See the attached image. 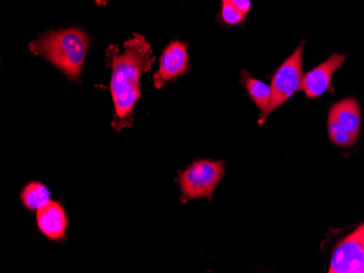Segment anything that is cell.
<instances>
[{
    "instance_id": "cell-1",
    "label": "cell",
    "mask_w": 364,
    "mask_h": 273,
    "mask_svg": "<svg viewBox=\"0 0 364 273\" xmlns=\"http://www.w3.org/2000/svg\"><path fill=\"white\" fill-rule=\"evenodd\" d=\"M154 61L150 43L140 34L124 42L122 52L117 45H110L106 50V66L112 70L110 93L114 108L112 126L116 131L134 123V107L141 97V75L151 70Z\"/></svg>"
},
{
    "instance_id": "cell-2",
    "label": "cell",
    "mask_w": 364,
    "mask_h": 273,
    "mask_svg": "<svg viewBox=\"0 0 364 273\" xmlns=\"http://www.w3.org/2000/svg\"><path fill=\"white\" fill-rule=\"evenodd\" d=\"M90 40L80 28L49 30L28 45L31 52L43 57L71 81H79L89 52Z\"/></svg>"
},
{
    "instance_id": "cell-3",
    "label": "cell",
    "mask_w": 364,
    "mask_h": 273,
    "mask_svg": "<svg viewBox=\"0 0 364 273\" xmlns=\"http://www.w3.org/2000/svg\"><path fill=\"white\" fill-rule=\"evenodd\" d=\"M225 174L224 162L196 160L185 170L180 171L178 177L181 199L185 204L196 199L212 201L215 189Z\"/></svg>"
},
{
    "instance_id": "cell-4",
    "label": "cell",
    "mask_w": 364,
    "mask_h": 273,
    "mask_svg": "<svg viewBox=\"0 0 364 273\" xmlns=\"http://www.w3.org/2000/svg\"><path fill=\"white\" fill-rule=\"evenodd\" d=\"M304 43L298 46L294 54L284 61L272 77V99L269 116L274 110L285 104L301 87L302 60H304Z\"/></svg>"
},
{
    "instance_id": "cell-5",
    "label": "cell",
    "mask_w": 364,
    "mask_h": 273,
    "mask_svg": "<svg viewBox=\"0 0 364 273\" xmlns=\"http://www.w3.org/2000/svg\"><path fill=\"white\" fill-rule=\"evenodd\" d=\"M329 273H364V223L339 242Z\"/></svg>"
},
{
    "instance_id": "cell-6",
    "label": "cell",
    "mask_w": 364,
    "mask_h": 273,
    "mask_svg": "<svg viewBox=\"0 0 364 273\" xmlns=\"http://www.w3.org/2000/svg\"><path fill=\"white\" fill-rule=\"evenodd\" d=\"M189 70V55L188 45L183 42H173L164 50L159 58V68L153 75L155 87L161 89L168 82L176 81L178 77Z\"/></svg>"
},
{
    "instance_id": "cell-7",
    "label": "cell",
    "mask_w": 364,
    "mask_h": 273,
    "mask_svg": "<svg viewBox=\"0 0 364 273\" xmlns=\"http://www.w3.org/2000/svg\"><path fill=\"white\" fill-rule=\"evenodd\" d=\"M345 55L333 54L325 62L312 70L306 72L302 77L300 91H304L306 97L310 99H318L325 91L331 89L333 75L335 71L343 66Z\"/></svg>"
},
{
    "instance_id": "cell-8",
    "label": "cell",
    "mask_w": 364,
    "mask_h": 273,
    "mask_svg": "<svg viewBox=\"0 0 364 273\" xmlns=\"http://www.w3.org/2000/svg\"><path fill=\"white\" fill-rule=\"evenodd\" d=\"M36 224L43 235L58 242L65 238L68 217L61 204L50 201L36 213Z\"/></svg>"
},
{
    "instance_id": "cell-9",
    "label": "cell",
    "mask_w": 364,
    "mask_h": 273,
    "mask_svg": "<svg viewBox=\"0 0 364 273\" xmlns=\"http://www.w3.org/2000/svg\"><path fill=\"white\" fill-rule=\"evenodd\" d=\"M328 116L336 119L355 138L359 136L362 117L359 101L357 99L349 97L334 104L329 109Z\"/></svg>"
},
{
    "instance_id": "cell-10",
    "label": "cell",
    "mask_w": 364,
    "mask_h": 273,
    "mask_svg": "<svg viewBox=\"0 0 364 273\" xmlns=\"http://www.w3.org/2000/svg\"><path fill=\"white\" fill-rule=\"evenodd\" d=\"M241 83H242L245 89H247V94L250 96L251 99L255 101V105L261 111V117L259 119V124L265 122L269 118V107L272 99V87L271 85L265 84L259 79L251 77L247 71L243 70L241 72Z\"/></svg>"
},
{
    "instance_id": "cell-11",
    "label": "cell",
    "mask_w": 364,
    "mask_h": 273,
    "mask_svg": "<svg viewBox=\"0 0 364 273\" xmlns=\"http://www.w3.org/2000/svg\"><path fill=\"white\" fill-rule=\"evenodd\" d=\"M50 191L41 182H30L22 189V205L30 211H38L50 203Z\"/></svg>"
},
{
    "instance_id": "cell-12",
    "label": "cell",
    "mask_w": 364,
    "mask_h": 273,
    "mask_svg": "<svg viewBox=\"0 0 364 273\" xmlns=\"http://www.w3.org/2000/svg\"><path fill=\"white\" fill-rule=\"evenodd\" d=\"M327 128H328L329 138L335 145L347 147V146L353 145L357 142L358 138H355L345 126H341L336 119L331 116H328Z\"/></svg>"
},
{
    "instance_id": "cell-13",
    "label": "cell",
    "mask_w": 364,
    "mask_h": 273,
    "mask_svg": "<svg viewBox=\"0 0 364 273\" xmlns=\"http://www.w3.org/2000/svg\"><path fill=\"white\" fill-rule=\"evenodd\" d=\"M220 17H222L223 21L228 26H238L245 20V14L240 10L224 0H222Z\"/></svg>"
},
{
    "instance_id": "cell-14",
    "label": "cell",
    "mask_w": 364,
    "mask_h": 273,
    "mask_svg": "<svg viewBox=\"0 0 364 273\" xmlns=\"http://www.w3.org/2000/svg\"><path fill=\"white\" fill-rule=\"evenodd\" d=\"M224 1H227V3L231 4V5L235 6L237 9L240 10L243 14L249 13V11L251 10V0H224Z\"/></svg>"
},
{
    "instance_id": "cell-15",
    "label": "cell",
    "mask_w": 364,
    "mask_h": 273,
    "mask_svg": "<svg viewBox=\"0 0 364 273\" xmlns=\"http://www.w3.org/2000/svg\"><path fill=\"white\" fill-rule=\"evenodd\" d=\"M96 4L97 5H105L106 3H107L108 0H95Z\"/></svg>"
}]
</instances>
